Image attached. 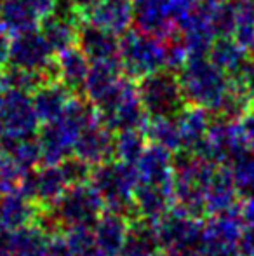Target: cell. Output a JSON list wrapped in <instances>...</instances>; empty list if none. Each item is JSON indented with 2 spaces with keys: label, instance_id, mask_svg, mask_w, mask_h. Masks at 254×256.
<instances>
[{
  "label": "cell",
  "instance_id": "obj_2",
  "mask_svg": "<svg viewBox=\"0 0 254 256\" xmlns=\"http://www.w3.org/2000/svg\"><path fill=\"white\" fill-rule=\"evenodd\" d=\"M7 64L28 72H37L47 78H58L56 52L51 49L38 28L12 34Z\"/></svg>",
  "mask_w": 254,
  "mask_h": 256
},
{
  "label": "cell",
  "instance_id": "obj_6",
  "mask_svg": "<svg viewBox=\"0 0 254 256\" xmlns=\"http://www.w3.org/2000/svg\"><path fill=\"white\" fill-rule=\"evenodd\" d=\"M122 77L124 74L120 68L119 58L106 61H91L82 91L92 103L98 104L106 98V94L115 88L117 82Z\"/></svg>",
  "mask_w": 254,
  "mask_h": 256
},
{
  "label": "cell",
  "instance_id": "obj_11",
  "mask_svg": "<svg viewBox=\"0 0 254 256\" xmlns=\"http://www.w3.org/2000/svg\"><path fill=\"white\" fill-rule=\"evenodd\" d=\"M232 182L235 185L237 194L251 197L254 196V158H242L237 160L234 172H232Z\"/></svg>",
  "mask_w": 254,
  "mask_h": 256
},
{
  "label": "cell",
  "instance_id": "obj_7",
  "mask_svg": "<svg viewBox=\"0 0 254 256\" xmlns=\"http://www.w3.org/2000/svg\"><path fill=\"white\" fill-rule=\"evenodd\" d=\"M33 92L35 94L31 102H33L35 114L45 120H56L71 100V91L58 78L42 82Z\"/></svg>",
  "mask_w": 254,
  "mask_h": 256
},
{
  "label": "cell",
  "instance_id": "obj_8",
  "mask_svg": "<svg viewBox=\"0 0 254 256\" xmlns=\"http://www.w3.org/2000/svg\"><path fill=\"white\" fill-rule=\"evenodd\" d=\"M132 4V23L136 30L145 34L162 37L167 28V0H131Z\"/></svg>",
  "mask_w": 254,
  "mask_h": 256
},
{
  "label": "cell",
  "instance_id": "obj_4",
  "mask_svg": "<svg viewBox=\"0 0 254 256\" xmlns=\"http://www.w3.org/2000/svg\"><path fill=\"white\" fill-rule=\"evenodd\" d=\"M85 21L122 35L132 24V4L131 0H94L85 10Z\"/></svg>",
  "mask_w": 254,
  "mask_h": 256
},
{
  "label": "cell",
  "instance_id": "obj_1",
  "mask_svg": "<svg viewBox=\"0 0 254 256\" xmlns=\"http://www.w3.org/2000/svg\"><path fill=\"white\" fill-rule=\"evenodd\" d=\"M119 61L122 74L136 82L145 75L160 70L164 63L162 46L155 35L129 28L119 38Z\"/></svg>",
  "mask_w": 254,
  "mask_h": 256
},
{
  "label": "cell",
  "instance_id": "obj_13",
  "mask_svg": "<svg viewBox=\"0 0 254 256\" xmlns=\"http://www.w3.org/2000/svg\"><path fill=\"white\" fill-rule=\"evenodd\" d=\"M71 4H73L75 7H77V9H80L82 12H84V16H85V10L89 9V7L92 6V4H94V0H70Z\"/></svg>",
  "mask_w": 254,
  "mask_h": 256
},
{
  "label": "cell",
  "instance_id": "obj_5",
  "mask_svg": "<svg viewBox=\"0 0 254 256\" xmlns=\"http://www.w3.org/2000/svg\"><path fill=\"white\" fill-rule=\"evenodd\" d=\"M78 49L85 54L89 61H106L119 58V35L84 21L78 28L77 42Z\"/></svg>",
  "mask_w": 254,
  "mask_h": 256
},
{
  "label": "cell",
  "instance_id": "obj_12",
  "mask_svg": "<svg viewBox=\"0 0 254 256\" xmlns=\"http://www.w3.org/2000/svg\"><path fill=\"white\" fill-rule=\"evenodd\" d=\"M239 250L242 256H254V220L244 222L239 237Z\"/></svg>",
  "mask_w": 254,
  "mask_h": 256
},
{
  "label": "cell",
  "instance_id": "obj_10",
  "mask_svg": "<svg viewBox=\"0 0 254 256\" xmlns=\"http://www.w3.org/2000/svg\"><path fill=\"white\" fill-rule=\"evenodd\" d=\"M89 64H91V61L85 58V54L77 46H70V48L63 49L56 54L58 80H61L70 91H80L85 77H87Z\"/></svg>",
  "mask_w": 254,
  "mask_h": 256
},
{
  "label": "cell",
  "instance_id": "obj_9",
  "mask_svg": "<svg viewBox=\"0 0 254 256\" xmlns=\"http://www.w3.org/2000/svg\"><path fill=\"white\" fill-rule=\"evenodd\" d=\"M42 16L28 0H0V24L12 34L38 28Z\"/></svg>",
  "mask_w": 254,
  "mask_h": 256
},
{
  "label": "cell",
  "instance_id": "obj_3",
  "mask_svg": "<svg viewBox=\"0 0 254 256\" xmlns=\"http://www.w3.org/2000/svg\"><path fill=\"white\" fill-rule=\"evenodd\" d=\"M136 89L143 108L152 114L164 115L178 104V88L173 75L160 70L136 80Z\"/></svg>",
  "mask_w": 254,
  "mask_h": 256
}]
</instances>
